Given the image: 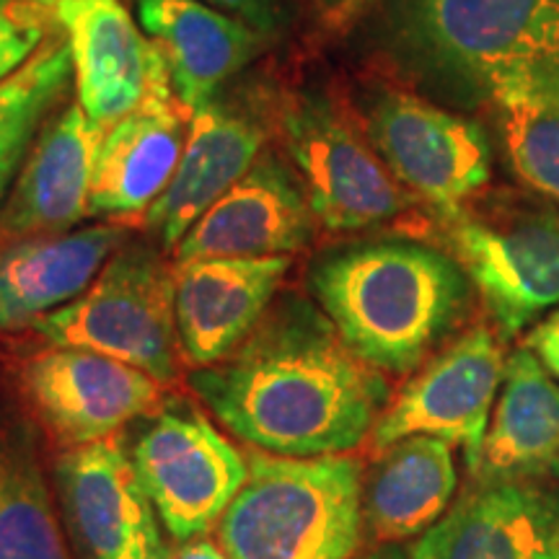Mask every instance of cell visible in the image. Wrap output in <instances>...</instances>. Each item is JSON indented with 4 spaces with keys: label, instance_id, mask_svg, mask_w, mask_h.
Returning a JSON list of instances; mask_svg holds the SVG:
<instances>
[{
    "label": "cell",
    "instance_id": "cell-1",
    "mask_svg": "<svg viewBox=\"0 0 559 559\" xmlns=\"http://www.w3.org/2000/svg\"><path fill=\"white\" fill-rule=\"evenodd\" d=\"M190 386L243 443L304 459L355 451L391 402L381 370L298 296L275 298L247 342L215 366L194 368Z\"/></svg>",
    "mask_w": 559,
    "mask_h": 559
},
{
    "label": "cell",
    "instance_id": "cell-2",
    "mask_svg": "<svg viewBox=\"0 0 559 559\" xmlns=\"http://www.w3.org/2000/svg\"><path fill=\"white\" fill-rule=\"evenodd\" d=\"M469 275L415 241L355 243L319 257L311 296L345 345L381 373L423 366L469 306Z\"/></svg>",
    "mask_w": 559,
    "mask_h": 559
},
{
    "label": "cell",
    "instance_id": "cell-3",
    "mask_svg": "<svg viewBox=\"0 0 559 559\" xmlns=\"http://www.w3.org/2000/svg\"><path fill=\"white\" fill-rule=\"evenodd\" d=\"M362 531V466L345 453H251L218 521L228 559H353Z\"/></svg>",
    "mask_w": 559,
    "mask_h": 559
},
{
    "label": "cell",
    "instance_id": "cell-4",
    "mask_svg": "<svg viewBox=\"0 0 559 559\" xmlns=\"http://www.w3.org/2000/svg\"><path fill=\"white\" fill-rule=\"evenodd\" d=\"M394 39L419 73L487 99L508 75L559 70V0H400Z\"/></svg>",
    "mask_w": 559,
    "mask_h": 559
},
{
    "label": "cell",
    "instance_id": "cell-5",
    "mask_svg": "<svg viewBox=\"0 0 559 559\" xmlns=\"http://www.w3.org/2000/svg\"><path fill=\"white\" fill-rule=\"evenodd\" d=\"M55 347H81L169 383L177 376V272L148 243H124L91 288L32 326Z\"/></svg>",
    "mask_w": 559,
    "mask_h": 559
},
{
    "label": "cell",
    "instance_id": "cell-6",
    "mask_svg": "<svg viewBox=\"0 0 559 559\" xmlns=\"http://www.w3.org/2000/svg\"><path fill=\"white\" fill-rule=\"evenodd\" d=\"M130 459L177 542L207 534L249 474V459L200 409L166 402L138 432Z\"/></svg>",
    "mask_w": 559,
    "mask_h": 559
},
{
    "label": "cell",
    "instance_id": "cell-7",
    "mask_svg": "<svg viewBox=\"0 0 559 559\" xmlns=\"http://www.w3.org/2000/svg\"><path fill=\"white\" fill-rule=\"evenodd\" d=\"M283 132L317 223L324 228L379 226L409 205L407 192L379 151L324 96L304 94L290 102Z\"/></svg>",
    "mask_w": 559,
    "mask_h": 559
},
{
    "label": "cell",
    "instance_id": "cell-8",
    "mask_svg": "<svg viewBox=\"0 0 559 559\" xmlns=\"http://www.w3.org/2000/svg\"><path fill=\"white\" fill-rule=\"evenodd\" d=\"M506 355L487 326H474L407 381L370 432L376 451L412 436H432L459 445L474 474L492 419Z\"/></svg>",
    "mask_w": 559,
    "mask_h": 559
},
{
    "label": "cell",
    "instance_id": "cell-9",
    "mask_svg": "<svg viewBox=\"0 0 559 559\" xmlns=\"http://www.w3.org/2000/svg\"><path fill=\"white\" fill-rule=\"evenodd\" d=\"M368 135L396 181L449 218L487 187L492 153L479 122L389 91L368 111Z\"/></svg>",
    "mask_w": 559,
    "mask_h": 559
},
{
    "label": "cell",
    "instance_id": "cell-10",
    "mask_svg": "<svg viewBox=\"0 0 559 559\" xmlns=\"http://www.w3.org/2000/svg\"><path fill=\"white\" fill-rule=\"evenodd\" d=\"M55 485L79 559H171L156 506L122 440L62 449Z\"/></svg>",
    "mask_w": 559,
    "mask_h": 559
},
{
    "label": "cell",
    "instance_id": "cell-11",
    "mask_svg": "<svg viewBox=\"0 0 559 559\" xmlns=\"http://www.w3.org/2000/svg\"><path fill=\"white\" fill-rule=\"evenodd\" d=\"M34 417L62 449L115 438L160 404V383L128 362L81 347H50L21 366Z\"/></svg>",
    "mask_w": 559,
    "mask_h": 559
},
{
    "label": "cell",
    "instance_id": "cell-12",
    "mask_svg": "<svg viewBox=\"0 0 559 559\" xmlns=\"http://www.w3.org/2000/svg\"><path fill=\"white\" fill-rule=\"evenodd\" d=\"M453 247L502 337H519L559 306L557 213L536 210L500 221H459Z\"/></svg>",
    "mask_w": 559,
    "mask_h": 559
},
{
    "label": "cell",
    "instance_id": "cell-13",
    "mask_svg": "<svg viewBox=\"0 0 559 559\" xmlns=\"http://www.w3.org/2000/svg\"><path fill=\"white\" fill-rule=\"evenodd\" d=\"M409 559H559V481L474 479Z\"/></svg>",
    "mask_w": 559,
    "mask_h": 559
},
{
    "label": "cell",
    "instance_id": "cell-14",
    "mask_svg": "<svg viewBox=\"0 0 559 559\" xmlns=\"http://www.w3.org/2000/svg\"><path fill=\"white\" fill-rule=\"evenodd\" d=\"M187 132L190 115L174 94L169 68L158 52L143 99L104 130L88 215L132 218L148 213L177 171Z\"/></svg>",
    "mask_w": 559,
    "mask_h": 559
},
{
    "label": "cell",
    "instance_id": "cell-15",
    "mask_svg": "<svg viewBox=\"0 0 559 559\" xmlns=\"http://www.w3.org/2000/svg\"><path fill=\"white\" fill-rule=\"evenodd\" d=\"M313 215L304 181L272 153L207 210L177 243V264L213 257H290L311 241Z\"/></svg>",
    "mask_w": 559,
    "mask_h": 559
},
{
    "label": "cell",
    "instance_id": "cell-16",
    "mask_svg": "<svg viewBox=\"0 0 559 559\" xmlns=\"http://www.w3.org/2000/svg\"><path fill=\"white\" fill-rule=\"evenodd\" d=\"M107 124L70 104L41 124L0 207V241L62 234L88 215L91 181Z\"/></svg>",
    "mask_w": 559,
    "mask_h": 559
},
{
    "label": "cell",
    "instance_id": "cell-17",
    "mask_svg": "<svg viewBox=\"0 0 559 559\" xmlns=\"http://www.w3.org/2000/svg\"><path fill=\"white\" fill-rule=\"evenodd\" d=\"M290 257H213L177 267L181 358L207 368L239 349L275 304Z\"/></svg>",
    "mask_w": 559,
    "mask_h": 559
},
{
    "label": "cell",
    "instance_id": "cell-18",
    "mask_svg": "<svg viewBox=\"0 0 559 559\" xmlns=\"http://www.w3.org/2000/svg\"><path fill=\"white\" fill-rule=\"evenodd\" d=\"M52 13L73 58L79 104L91 120L111 124L143 99L156 45L120 0H52Z\"/></svg>",
    "mask_w": 559,
    "mask_h": 559
},
{
    "label": "cell",
    "instance_id": "cell-19",
    "mask_svg": "<svg viewBox=\"0 0 559 559\" xmlns=\"http://www.w3.org/2000/svg\"><path fill=\"white\" fill-rule=\"evenodd\" d=\"M264 132L251 117L210 102L190 115L185 151L145 223L164 249H177L185 234L262 156Z\"/></svg>",
    "mask_w": 559,
    "mask_h": 559
},
{
    "label": "cell",
    "instance_id": "cell-20",
    "mask_svg": "<svg viewBox=\"0 0 559 559\" xmlns=\"http://www.w3.org/2000/svg\"><path fill=\"white\" fill-rule=\"evenodd\" d=\"M122 243L115 223L9 243L0 251V330H26L73 304Z\"/></svg>",
    "mask_w": 559,
    "mask_h": 559
},
{
    "label": "cell",
    "instance_id": "cell-21",
    "mask_svg": "<svg viewBox=\"0 0 559 559\" xmlns=\"http://www.w3.org/2000/svg\"><path fill=\"white\" fill-rule=\"evenodd\" d=\"M138 19L187 115L215 102L223 83L260 50L262 37L251 26L198 0H138Z\"/></svg>",
    "mask_w": 559,
    "mask_h": 559
},
{
    "label": "cell",
    "instance_id": "cell-22",
    "mask_svg": "<svg viewBox=\"0 0 559 559\" xmlns=\"http://www.w3.org/2000/svg\"><path fill=\"white\" fill-rule=\"evenodd\" d=\"M559 474V381L528 347L506 362L474 479H551Z\"/></svg>",
    "mask_w": 559,
    "mask_h": 559
},
{
    "label": "cell",
    "instance_id": "cell-23",
    "mask_svg": "<svg viewBox=\"0 0 559 559\" xmlns=\"http://www.w3.org/2000/svg\"><path fill=\"white\" fill-rule=\"evenodd\" d=\"M456 459L449 440L412 436L381 451L362 477V523L379 544L425 534L451 508Z\"/></svg>",
    "mask_w": 559,
    "mask_h": 559
},
{
    "label": "cell",
    "instance_id": "cell-24",
    "mask_svg": "<svg viewBox=\"0 0 559 559\" xmlns=\"http://www.w3.org/2000/svg\"><path fill=\"white\" fill-rule=\"evenodd\" d=\"M519 177L559 205V70H528L489 91Z\"/></svg>",
    "mask_w": 559,
    "mask_h": 559
},
{
    "label": "cell",
    "instance_id": "cell-25",
    "mask_svg": "<svg viewBox=\"0 0 559 559\" xmlns=\"http://www.w3.org/2000/svg\"><path fill=\"white\" fill-rule=\"evenodd\" d=\"M0 559H73L29 432L0 425Z\"/></svg>",
    "mask_w": 559,
    "mask_h": 559
},
{
    "label": "cell",
    "instance_id": "cell-26",
    "mask_svg": "<svg viewBox=\"0 0 559 559\" xmlns=\"http://www.w3.org/2000/svg\"><path fill=\"white\" fill-rule=\"evenodd\" d=\"M70 79L73 58L68 39L58 29L16 73L0 81V207Z\"/></svg>",
    "mask_w": 559,
    "mask_h": 559
},
{
    "label": "cell",
    "instance_id": "cell-27",
    "mask_svg": "<svg viewBox=\"0 0 559 559\" xmlns=\"http://www.w3.org/2000/svg\"><path fill=\"white\" fill-rule=\"evenodd\" d=\"M58 32L52 0H0V81Z\"/></svg>",
    "mask_w": 559,
    "mask_h": 559
},
{
    "label": "cell",
    "instance_id": "cell-28",
    "mask_svg": "<svg viewBox=\"0 0 559 559\" xmlns=\"http://www.w3.org/2000/svg\"><path fill=\"white\" fill-rule=\"evenodd\" d=\"M213 9L243 21L257 34H272L280 21V0H207Z\"/></svg>",
    "mask_w": 559,
    "mask_h": 559
},
{
    "label": "cell",
    "instance_id": "cell-29",
    "mask_svg": "<svg viewBox=\"0 0 559 559\" xmlns=\"http://www.w3.org/2000/svg\"><path fill=\"white\" fill-rule=\"evenodd\" d=\"M526 347L544 362V368L559 381V311L549 313L536 330L528 334Z\"/></svg>",
    "mask_w": 559,
    "mask_h": 559
},
{
    "label": "cell",
    "instance_id": "cell-30",
    "mask_svg": "<svg viewBox=\"0 0 559 559\" xmlns=\"http://www.w3.org/2000/svg\"><path fill=\"white\" fill-rule=\"evenodd\" d=\"M376 0H317L319 16L324 24L337 26V29H345V26L353 24L360 13H366Z\"/></svg>",
    "mask_w": 559,
    "mask_h": 559
},
{
    "label": "cell",
    "instance_id": "cell-31",
    "mask_svg": "<svg viewBox=\"0 0 559 559\" xmlns=\"http://www.w3.org/2000/svg\"><path fill=\"white\" fill-rule=\"evenodd\" d=\"M171 559H228L223 547L215 542H210L205 534L194 536V539H187L179 544V549L174 551Z\"/></svg>",
    "mask_w": 559,
    "mask_h": 559
},
{
    "label": "cell",
    "instance_id": "cell-32",
    "mask_svg": "<svg viewBox=\"0 0 559 559\" xmlns=\"http://www.w3.org/2000/svg\"><path fill=\"white\" fill-rule=\"evenodd\" d=\"M355 559H409V551L400 547V544H381V547H376L373 551H368V555Z\"/></svg>",
    "mask_w": 559,
    "mask_h": 559
},
{
    "label": "cell",
    "instance_id": "cell-33",
    "mask_svg": "<svg viewBox=\"0 0 559 559\" xmlns=\"http://www.w3.org/2000/svg\"><path fill=\"white\" fill-rule=\"evenodd\" d=\"M3 249H5V243H3V241H0V251H3Z\"/></svg>",
    "mask_w": 559,
    "mask_h": 559
}]
</instances>
